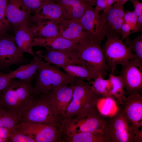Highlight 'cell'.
Listing matches in <instances>:
<instances>
[{"instance_id": "cell-1", "label": "cell", "mask_w": 142, "mask_h": 142, "mask_svg": "<svg viewBox=\"0 0 142 142\" xmlns=\"http://www.w3.org/2000/svg\"><path fill=\"white\" fill-rule=\"evenodd\" d=\"M32 80L11 79L0 95V103L11 115L18 117L35 98Z\"/></svg>"}, {"instance_id": "cell-2", "label": "cell", "mask_w": 142, "mask_h": 142, "mask_svg": "<svg viewBox=\"0 0 142 142\" xmlns=\"http://www.w3.org/2000/svg\"><path fill=\"white\" fill-rule=\"evenodd\" d=\"M74 84L72 99L63 121L95 111L102 96L95 90L90 82L84 81L82 78L77 77Z\"/></svg>"}, {"instance_id": "cell-3", "label": "cell", "mask_w": 142, "mask_h": 142, "mask_svg": "<svg viewBox=\"0 0 142 142\" xmlns=\"http://www.w3.org/2000/svg\"><path fill=\"white\" fill-rule=\"evenodd\" d=\"M51 64L40 58L34 87L35 97L60 87L74 84L76 82L77 77L65 73L58 67Z\"/></svg>"}, {"instance_id": "cell-4", "label": "cell", "mask_w": 142, "mask_h": 142, "mask_svg": "<svg viewBox=\"0 0 142 142\" xmlns=\"http://www.w3.org/2000/svg\"><path fill=\"white\" fill-rule=\"evenodd\" d=\"M21 123H39L59 128L46 94L35 97L29 107L18 117Z\"/></svg>"}, {"instance_id": "cell-5", "label": "cell", "mask_w": 142, "mask_h": 142, "mask_svg": "<svg viewBox=\"0 0 142 142\" xmlns=\"http://www.w3.org/2000/svg\"><path fill=\"white\" fill-rule=\"evenodd\" d=\"M101 44L90 40H81L77 44L76 50L83 67L104 77L109 71Z\"/></svg>"}, {"instance_id": "cell-6", "label": "cell", "mask_w": 142, "mask_h": 142, "mask_svg": "<svg viewBox=\"0 0 142 142\" xmlns=\"http://www.w3.org/2000/svg\"><path fill=\"white\" fill-rule=\"evenodd\" d=\"M106 118L97 109L87 114L78 115L61 123L62 135L103 130Z\"/></svg>"}, {"instance_id": "cell-7", "label": "cell", "mask_w": 142, "mask_h": 142, "mask_svg": "<svg viewBox=\"0 0 142 142\" xmlns=\"http://www.w3.org/2000/svg\"><path fill=\"white\" fill-rule=\"evenodd\" d=\"M102 50L109 71L114 74L117 67L132 59L138 58L121 40L117 37H106Z\"/></svg>"}, {"instance_id": "cell-8", "label": "cell", "mask_w": 142, "mask_h": 142, "mask_svg": "<svg viewBox=\"0 0 142 142\" xmlns=\"http://www.w3.org/2000/svg\"><path fill=\"white\" fill-rule=\"evenodd\" d=\"M16 43L14 36L5 34L0 36V71H11L14 65H19L30 63L31 60L26 58Z\"/></svg>"}, {"instance_id": "cell-9", "label": "cell", "mask_w": 142, "mask_h": 142, "mask_svg": "<svg viewBox=\"0 0 142 142\" xmlns=\"http://www.w3.org/2000/svg\"><path fill=\"white\" fill-rule=\"evenodd\" d=\"M104 130L110 142H131L135 134L128 123L121 106L114 115L106 118Z\"/></svg>"}, {"instance_id": "cell-10", "label": "cell", "mask_w": 142, "mask_h": 142, "mask_svg": "<svg viewBox=\"0 0 142 142\" xmlns=\"http://www.w3.org/2000/svg\"><path fill=\"white\" fill-rule=\"evenodd\" d=\"M142 60L135 58L121 64L119 75L123 80L127 96L142 91Z\"/></svg>"}, {"instance_id": "cell-11", "label": "cell", "mask_w": 142, "mask_h": 142, "mask_svg": "<svg viewBox=\"0 0 142 142\" xmlns=\"http://www.w3.org/2000/svg\"><path fill=\"white\" fill-rule=\"evenodd\" d=\"M13 128L31 138L35 142H61V132L58 127L39 123H21Z\"/></svg>"}, {"instance_id": "cell-12", "label": "cell", "mask_w": 142, "mask_h": 142, "mask_svg": "<svg viewBox=\"0 0 142 142\" xmlns=\"http://www.w3.org/2000/svg\"><path fill=\"white\" fill-rule=\"evenodd\" d=\"M124 6L115 3L100 13L102 34L104 37L120 38V29L124 22L125 12Z\"/></svg>"}, {"instance_id": "cell-13", "label": "cell", "mask_w": 142, "mask_h": 142, "mask_svg": "<svg viewBox=\"0 0 142 142\" xmlns=\"http://www.w3.org/2000/svg\"><path fill=\"white\" fill-rule=\"evenodd\" d=\"M74 84H70L51 90L46 94L54 115L60 124L63 121L72 99Z\"/></svg>"}, {"instance_id": "cell-14", "label": "cell", "mask_w": 142, "mask_h": 142, "mask_svg": "<svg viewBox=\"0 0 142 142\" xmlns=\"http://www.w3.org/2000/svg\"><path fill=\"white\" fill-rule=\"evenodd\" d=\"M45 48V51L39 50L35 54L46 62L59 67L68 65L83 66L76 49L57 50L48 47Z\"/></svg>"}, {"instance_id": "cell-15", "label": "cell", "mask_w": 142, "mask_h": 142, "mask_svg": "<svg viewBox=\"0 0 142 142\" xmlns=\"http://www.w3.org/2000/svg\"><path fill=\"white\" fill-rule=\"evenodd\" d=\"M129 124L135 134L142 126V97L140 94L127 96L121 105Z\"/></svg>"}, {"instance_id": "cell-16", "label": "cell", "mask_w": 142, "mask_h": 142, "mask_svg": "<svg viewBox=\"0 0 142 142\" xmlns=\"http://www.w3.org/2000/svg\"><path fill=\"white\" fill-rule=\"evenodd\" d=\"M91 4L87 7L85 11L79 21L84 29L93 41L102 42L104 37L100 19V13L96 12Z\"/></svg>"}, {"instance_id": "cell-17", "label": "cell", "mask_w": 142, "mask_h": 142, "mask_svg": "<svg viewBox=\"0 0 142 142\" xmlns=\"http://www.w3.org/2000/svg\"><path fill=\"white\" fill-rule=\"evenodd\" d=\"M61 8L58 3L52 0L44 3L34 12L29 23L36 24L42 22L52 21L58 23L64 19Z\"/></svg>"}, {"instance_id": "cell-18", "label": "cell", "mask_w": 142, "mask_h": 142, "mask_svg": "<svg viewBox=\"0 0 142 142\" xmlns=\"http://www.w3.org/2000/svg\"><path fill=\"white\" fill-rule=\"evenodd\" d=\"M59 37L77 42L90 40L79 20L64 19L58 24Z\"/></svg>"}, {"instance_id": "cell-19", "label": "cell", "mask_w": 142, "mask_h": 142, "mask_svg": "<svg viewBox=\"0 0 142 142\" xmlns=\"http://www.w3.org/2000/svg\"><path fill=\"white\" fill-rule=\"evenodd\" d=\"M31 13L21 0H8L7 16L13 29L28 24L31 16Z\"/></svg>"}, {"instance_id": "cell-20", "label": "cell", "mask_w": 142, "mask_h": 142, "mask_svg": "<svg viewBox=\"0 0 142 142\" xmlns=\"http://www.w3.org/2000/svg\"><path fill=\"white\" fill-rule=\"evenodd\" d=\"M60 6L64 19L79 20L87 7L94 4L86 3L82 0H53Z\"/></svg>"}, {"instance_id": "cell-21", "label": "cell", "mask_w": 142, "mask_h": 142, "mask_svg": "<svg viewBox=\"0 0 142 142\" xmlns=\"http://www.w3.org/2000/svg\"><path fill=\"white\" fill-rule=\"evenodd\" d=\"M78 42L59 37L34 38L32 46L44 48L48 47L55 49H76Z\"/></svg>"}, {"instance_id": "cell-22", "label": "cell", "mask_w": 142, "mask_h": 142, "mask_svg": "<svg viewBox=\"0 0 142 142\" xmlns=\"http://www.w3.org/2000/svg\"><path fill=\"white\" fill-rule=\"evenodd\" d=\"M61 142H110L104 130L93 132H80L61 135Z\"/></svg>"}, {"instance_id": "cell-23", "label": "cell", "mask_w": 142, "mask_h": 142, "mask_svg": "<svg viewBox=\"0 0 142 142\" xmlns=\"http://www.w3.org/2000/svg\"><path fill=\"white\" fill-rule=\"evenodd\" d=\"M58 23L52 21L29 23L28 29L34 38L59 37Z\"/></svg>"}, {"instance_id": "cell-24", "label": "cell", "mask_w": 142, "mask_h": 142, "mask_svg": "<svg viewBox=\"0 0 142 142\" xmlns=\"http://www.w3.org/2000/svg\"><path fill=\"white\" fill-rule=\"evenodd\" d=\"M33 57V59L30 63L20 65L16 70L8 72L10 78L23 80L32 81L37 73L40 58L36 54Z\"/></svg>"}, {"instance_id": "cell-25", "label": "cell", "mask_w": 142, "mask_h": 142, "mask_svg": "<svg viewBox=\"0 0 142 142\" xmlns=\"http://www.w3.org/2000/svg\"><path fill=\"white\" fill-rule=\"evenodd\" d=\"M28 25L22 26L13 29L15 42L18 47L22 52L33 56L35 54L32 46L34 38L28 29Z\"/></svg>"}, {"instance_id": "cell-26", "label": "cell", "mask_w": 142, "mask_h": 142, "mask_svg": "<svg viewBox=\"0 0 142 142\" xmlns=\"http://www.w3.org/2000/svg\"><path fill=\"white\" fill-rule=\"evenodd\" d=\"M108 79L112 85L110 94L114 99H116L118 104L121 105L126 97L123 80L119 75L116 76L111 73L109 74Z\"/></svg>"}, {"instance_id": "cell-27", "label": "cell", "mask_w": 142, "mask_h": 142, "mask_svg": "<svg viewBox=\"0 0 142 142\" xmlns=\"http://www.w3.org/2000/svg\"><path fill=\"white\" fill-rule=\"evenodd\" d=\"M60 67L69 75L75 77L85 79L88 82L91 81L92 79H95L99 74L79 65H68Z\"/></svg>"}, {"instance_id": "cell-28", "label": "cell", "mask_w": 142, "mask_h": 142, "mask_svg": "<svg viewBox=\"0 0 142 142\" xmlns=\"http://www.w3.org/2000/svg\"><path fill=\"white\" fill-rule=\"evenodd\" d=\"M104 76L99 74L93 81L90 82L95 90L102 96L107 98L114 99L110 94L112 88L111 84L108 79H105Z\"/></svg>"}, {"instance_id": "cell-29", "label": "cell", "mask_w": 142, "mask_h": 142, "mask_svg": "<svg viewBox=\"0 0 142 142\" xmlns=\"http://www.w3.org/2000/svg\"><path fill=\"white\" fill-rule=\"evenodd\" d=\"M125 39V43L131 53L142 60V34L133 39H131L129 36Z\"/></svg>"}, {"instance_id": "cell-30", "label": "cell", "mask_w": 142, "mask_h": 142, "mask_svg": "<svg viewBox=\"0 0 142 142\" xmlns=\"http://www.w3.org/2000/svg\"><path fill=\"white\" fill-rule=\"evenodd\" d=\"M18 117L11 115L3 106L0 108V127L11 129L18 124Z\"/></svg>"}, {"instance_id": "cell-31", "label": "cell", "mask_w": 142, "mask_h": 142, "mask_svg": "<svg viewBox=\"0 0 142 142\" xmlns=\"http://www.w3.org/2000/svg\"><path fill=\"white\" fill-rule=\"evenodd\" d=\"M8 0H0V36L5 34L11 26L7 16Z\"/></svg>"}, {"instance_id": "cell-32", "label": "cell", "mask_w": 142, "mask_h": 142, "mask_svg": "<svg viewBox=\"0 0 142 142\" xmlns=\"http://www.w3.org/2000/svg\"><path fill=\"white\" fill-rule=\"evenodd\" d=\"M124 21L129 26L131 33L142 31V29L138 25L137 17L134 11L127 10L125 12Z\"/></svg>"}, {"instance_id": "cell-33", "label": "cell", "mask_w": 142, "mask_h": 142, "mask_svg": "<svg viewBox=\"0 0 142 142\" xmlns=\"http://www.w3.org/2000/svg\"><path fill=\"white\" fill-rule=\"evenodd\" d=\"M7 142H35L31 138L19 132L13 128L10 130Z\"/></svg>"}, {"instance_id": "cell-34", "label": "cell", "mask_w": 142, "mask_h": 142, "mask_svg": "<svg viewBox=\"0 0 142 142\" xmlns=\"http://www.w3.org/2000/svg\"><path fill=\"white\" fill-rule=\"evenodd\" d=\"M21 0L26 7L31 13L33 12H34L44 3L49 0Z\"/></svg>"}, {"instance_id": "cell-35", "label": "cell", "mask_w": 142, "mask_h": 142, "mask_svg": "<svg viewBox=\"0 0 142 142\" xmlns=\"http://www.w3.org/2000/svg\"><path fill=\"white\" fill-rule=\"evenodd\" d=\"M11 79L9 75L8 72L5 73L0 71V95Z\"/></svg>"}, {"instance_id": "cell-36", "label": "cell", "mask_w": 142, "mask_h": 142, "mask_svg": "<svg viewBox=\"0 0 142 142\" xmlns=\"http://www.w3.org/2000/svg\"><path fill=\"white\" fill-rule=\"evenodd\" d=\"M131 33L129 26L127 23L124 22L120 29L121 39L123 40L125 38Z\"/></svg>"}, {"instance_id": "cell-37", "label": "cell", "mask_w": 142, "mask_h": 142, "mask_svg": "<svg viewBox=\"0 0 142 142\" xmlns=\"http://www.w3.org/2000/svg\"><path fill=\"white\" fill-rule=\"evenodd\" d=\"M95 11L97 13H100L107 8L106 3L105 0H96L95 2Z\"/></svg>"}, {"instance_id": "cell-38", "label": "cell", "mask_w": 142, "mask_h": 142, "mask_svg": "<svg viewBox=\"0 0 142 142\" xmlns=\"http://www.w3.org/2000/svg\"><path fill=\"white\" fill-rule=\"evenodd\" d=\"M132 3L134 9V12L138 17L142 15V3L138 0H129Z\"/></svg>"}, {"instance_id": "cell-39", "label": "cell", "mask_w": 142, "mask_h": 142, "mask_svg": "<svg viewBox=\"0 0 142 142\" xmlns=\"http://www.w3.org/2000/svg\"><path fill=\"white\" fill-rule=\"evenodd\" d=\"M11 129L4 127H0V139L2 142H7Z\"/></svg>"}, {"instance_id": "cell-40", "label": "cell", "mask_w": 142, "mask_h": 142, "mask_svg": "<svg viewBox=\"0 0 142 142\" xmlns=\"http://www.w3.org/2000/svg\"><path fill=\"white\" fill-rule=\"evenodd\" d=\"M142 142V129L137 131L134 135L131 142Z\"/></svg>"}, {"instance_id": "cell-41", "label": "cell", "mask_w": 142, "mask_h": 142, "mask_svg": "<svg viewBox=\"0 0 142 142\" xmlns=\"http://www.w3.org/2000/svg\"><path fill=\"white\" fill-rule=\"evenodd\" d=\"M105 1L107 5V9L109 8L114 3L117 2L116 0H105Z\"/></svg>"}, {"instance_id": "cell-42", "label": "cell", "mask_w": 142, "mask_h": 142, "mask_svg": "<svg viewBox=\"0 0 142 142\" xmlns=\"http://www.w3.org/2000/svg\"><path fill=\"white\" fill-rule=\"evenodd\" d=\"M137 23L139 27L141 29L142 28V15L137 17Z\"/></svg>"}, {"instance_id": "cell-43", "label": "cell", "mask_w": 142, "mask_h": 142, "mask_svg": "<svg viewBox=\"0 0 142 142\" xmlns=\"http://www.w3.org/2000/svg\"><path fill=\"white\" fill-rule=\"evenodd\" d=\"M84 2L86 3H95L96 0H83Z\"/></svg>"}, {"instance_id": "cell-44", "label": "cell", "mask_w": 142, "mask_h": 142, "mask_svg": "<svg viewBox=\"0 0 142 142\" xmlns=\"http://www.w3.org/2000/svg\"><path fill=\"white\" fill-rule=\"evenodd\" d=\"M128 0H119L118 3L124 5L125 3Z\"/></svg>"}, {"instance_id": "cell-45", "label": "cell", "mask_w": 142, "mask_h": 142, "mask_svg": "<svg viewBox=\"0 0 142 142\" xmlns=\"http://www.w3.org/2000/svg\"><path fill=\"white\" fill-rule=\"evenodd\" d=\"M2 106L0 103V108Z\"/></svg>"}, {"instance_id": "cell-46", "label": "cell", "mask_w": 142, "mask_h": 142, "mask_svg": "<svg viewBox=\"0 0 142 142\" xmlns=\"http://www.w3.org/2000/svg\"><path fill=\"white\" fill-rule=\"evenodd\" d=\"M119 0H116L117 1V2H118Z\"/></svg>"}, {"instance_id": "cell-47", "label": "cell", "mask_w": 142, "mask_h": 142, "mask_svg": "<svg viewBox=\"0 0 142 142\" xmlns=\"http://www.w3.org/2000/svg\"><path fill=\"white\" fill-rule=\"evenodd\" d=\"M0 142H2L1 140L0 139Z\"/></svg>"}]
</instances>
